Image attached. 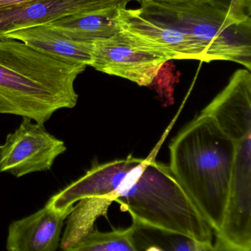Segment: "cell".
<instances>
[{"instance_id":"obj_1","label":"cell","mask_w":251,"mask_h":251,"mask_svg":"<svg viewBox=\"0 0 251 251\" xmlns=\"http://www.w3.org/2000/svg\"><path fill=\"white\" fill-rule=\"evenodd\" d=\"M89 198L117 202L143 225L212 243L213 231L166 165L132 156L91 168L53 196L47 204L71 212Z\"/></svg>"},{"instance_id":"obj_2","label":"cell","mask_w":251,"mask_h":251,"mask_svg":"<svg viewBox=\"0 0 251 251\" xmlns=\"http://www.w3.org/2000/svg\"><path fill=\"white\" fill-rule=\"evenodd\" d=\"M86 66L43 54L22 41L0 39V114L44 125L57 110L78 102L75 79Z\"/></svg>"},{"instance_id":"obj_3","label":"cell","mask_w":251,"mask_h":251,"mask_svg":"<svg viewBox=\"0 0 251 251\" xmlns=\"http://www.w3.org/2000/svg\"><path fill=\"white\" fill-rule=\"evenodd\" d=\"M169 150L171 173L215 234L228 201L235 142L200 113L172 140Z\"/></svg>"},{"instance_id":"obj_4","label":"cell","mask_w":251,"mask_h":251,"mask_svg":"<svg viewBox=\"0 0 251 251\" xmlns=\"http://www.w3.org/2000/svg\"><path fill=\"white\" fill-rule=\"evenodd\" d=\"M227 10L228 7L223 4H209L188 13L142 14L190 34L206 48L209 62H236L250 71L251 22L230 25L227 22Z\"/></svg>"},{"instance_id":"obj_5","label":"cell","mask_w":251,"mask_h":251,"mask_svg":"<svg viewBox=\"0 0 251 251\" xmlns=\"http://www.w3.org/2000/svg\"><path fill=\"white\" fill-rule=\"evenodd\" d=\"M170 60L172 56L163 49L119 29L113 36L93 43L90 66L149 86Z\"/></svg>"},{"instance_id":"obj_6","label":"cell","mask_w":251,"mask_h":251,"mask_svg":"<svg viewBox=\"0 0 251 251\" xmlns=\"http://www.w3.org/2000/svg\"><path fill=\"white\" fill-rule=\"evenodd\" d=\"M215 234L219 251H251V133L236 143L228 201Z\"/></svg>"},{"instance_id":"obj_7","label":"cell","mask_w":251,"mask_h":251,"mask_svg":"<svg viewBox=\"0 0 251 251\" xmlns=\"http://www.w3.org/2000/svg\"><path fill=\"white\" fill-rule=\"evenodd\" d=\"M66 151L64 142L52 135L44 125L23 118L19 128L0 146V172L22 177L48 171Z\"/></svg>"},{"instance_id":"obj_8","label":"cell","mask_w":251,"mask_h":251,"mask_svg":"<svg viewBox=\"0 0 251 251\" xmlns=\"http://www.w3.org/2000/svg\"><path fill=\"white\" fill-rule=\"evenodd\" d=\"M133 1L135 0H37L0 12V39L13 31L51 23L70 15L126 8Z\"/></svg>"},{"instance_id":"obj_9","label":"cell","mask_w":251,"mask_h":251,"mask_svg":"<svg viewBox=\"0 0 251 251\" xmlns=\"http://www.w3.org/2000/svg\"><path fill=\"white\" fill-rule=\"evenodd\" d=\"M116 23L126 31L167 51L173 60L190 59L209 63L206 48L190 34L144 16L139 9L117 10Z\"/></svg>"},{"instance_id":"obj_10","label":"cell","mask_w":251,"mask_h":251,"mask_svg":"<svg viewBox=\"0 0 251 251\" xmlns=\"http://www.w3.org/2000/svg\"><path fill=\"white\" fill-rule=\"evenodd\" d=\"M235 143L251 133V75L237 71L228 85L201 112Z\"/></svg>"},{"instance_id":"obj_11","label":"cell","mask_w":251,"mask_h":251,"mask_svg":"<svg viewBox=\"0 0 251 251\" xmlns=\"http://www.w3.org/2000/svg\"><path fill=\"white\" fill-rule=\"evenodd\" d=\"M71 212H59L46 204L26 218L13 221L8 228V251H56L63 222Z\"/></svg>"},{"instance_id":"obj_12","label":"cell","mask_w":251,"mask_h":251,"mask_svg":"<svg viewBox=\"0 0 251 251\" xmlns=\"http://www.w3.org/2000/svg\"><path fill=\"white\" fill-rule=\"evenodd\" d=\"M4 37L67 63L85 66L91 63L93 44L74 41L47 24L17 29Z\"/></svg>"},{"instance_id":"obj_13","label":"cell","mask_w":251,"mask_h":251,"mask_svg":"<svg viewBox=\"0 0 251 251\" xmlns=\"http://www.w3.org/2000/svg\"><path fill=\"white\" fill-rule=\"evenodd\" d=\"M117 10L70 15L47 25L74 41L93 44L98 40L110 38L119 32L116 20Z\"/></svg>"},{"instance_id":"obj_14","label":"cell","mask_w":251,"mask_h":251,"mask_svg":"<svg viewBox=\"0 0 251 251\" xmlns=\"http://www.w3.org/2000/svg\"><path fill=\"white\" fill-rule=\"evenodd\" d=\"M61 251H137L132 225L125 229L102 232L92 229L79 241Z\"/></svg>"},{"instance_id":"obj_15","label":"cell","mask_w":251,"mask_h":251,"mask_svg":"<svg viewBox=\"0 0 251 251\" xmlns=\"http://www.w3.org/2000/svg\"><path fill=\"white\" fill-rule=\"evenodd\" d=\"M141 225L148 237L164 251H219L212 243L200 242L183 234Z\"/></svg>"},{"instance_id":"obj_16","label":"cell","mask_w":251,"mask_h":251,"mask_svg":"<svg viewBox=\"0 0 251 251\" xmlns=\"http://www.w3.org/2000/svg\"><path fill=\"white\" fill-rule=\"evenodd\" d=\"M141 13L156 12L188 13L204 8L209 4H218L216 0H138Z\"/></svg>"},{"instance_id":"obj_17","label":"cell","mask_w":251,"mask_h":251,"mask_svg":"<svg viewBox=\"0 0 251 251\" xmlns=\"http://www.w3.org/2000/svg\"><path fill=\"white\" fill-rule=\"evenodd\" d=\"M35 1L37 0H0V12L16 7H20L24 4Z\"/></svg>"}]
</instances>
